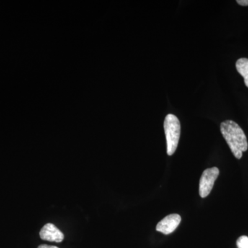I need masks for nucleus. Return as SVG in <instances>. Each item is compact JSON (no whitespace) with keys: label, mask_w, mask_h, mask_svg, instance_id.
Here are the masks:
<instances>
[{"label":"nucleus","mask_w":248,"mask_h":248,"mask_svg":"<svg viewBox=\"0 0 248 248\" xmlns=\"http://www.w3.org/2000/svg\"><path fill=\"white\" fill-rule=\"evenodd\" d=\"M238 73L244 78L246 86L248 88V59L241 58L236 63Z\"/></svg>","instance_id":"6"},{"label":"nucleus","mask_w":248,"mask_h":248,"mask_svg":"<svg viewBox=\"0 0 248 248\" xmlns=\"http://www.w3.org/2000/svg\"><path fill=\"white\" fill-rule=\"evenodd\" d=\"M37 248H59L56 247V246H48V245H41V246H39Z\"/></svg>","instance_id":"9"},{"label":"nucleus","mask_w":248,"mask_h":248,"mask_svg":"<svg viewBox=\"0 0 248 248\" xmlns=\"http://www.w3.org/2000/svg\"><path fill=\"white\" fill-rule=\"evenodd\" d=\"M218 174L219 170L217 167L208 169L203 171L200 182V195L202 198H205L210 195Z\"/></svg>","instance_id":"3"},{"label":"nucleus","mask_w":248,"mask_h":248,"mask_svg":"<svg viewBox=\"0 0 248 248\" xmlns=\"http://www.w3.org/2000/svg\"><path fill=\"white\" fill-rule=\"evenodd\" d=\"M41 239L50 242L61 243L64 235L56 226L52 223H47L42 228L40 232Z\"/></svg>","instance_id":"5"},{"label":"nucleus","mask_w":248,"mask_h":248,"mask_svg":"<svg viewBox=\"0 0 248 248\" xmlns=\"http://www.w3.org/2000/svg\"><path fill=\"white\" fill-rule=\"evenodd\" d=\"M221 132L235 157L241 159L243 153L248 148L244 130L234 121L226 120L221 124Z\"/></svg>","instance_id":"1"},{"label":"nucleus","mask_w":248,"mask_h":248,"mask_svg":"<svg viewBox=\"0 0 248 248\" xmlns=\"http://www.w3.org/2000/svg\"><path fill=\"white\" fill-rule=\"evenodd\" d=\"M164 126L167 142V154L172 156L177 150L180 138V122L177 116L169 114L165 118Z\"/></svg>","instance_id":"2"},{"label":"nucleus","mask_w":248,"mask_h":248,"mask_svg":"<svg viewBox=\"0 0 248 248\" xmlns=\"http://www.w3.org/2000/svg\"><path fill=\"white\" fill-rule=\"evenodd\" d=\"M236 2L238 3L239 5L243 6H248V0H237Z\"/></svg>","instance_id":"8"},{"label":"nucleus","mask_w":248,"mask_h":248,"mask_svg":"<svg viewBox=\"0 0 248 248\" xmlns=\"http://www.w3.org/2000/svg\"><path fill=\"white\" fill-rule=\"evenodd\" d=\"M238 248H248V236H241L236 241Z\"/></svg>","instance_id":"7"},{"label":"nucleus","mask_w":248,"mask_h":248,"mask_svg":"<svg viewBox=\"0 0 248 248\" xmlns=\"http://www.w3.org/2000/svg\"><path fill=\"white\" fill-rule=\"evenodd\" d=\"M182 221V217L177 214H172L165 217L156 225V231L168 235L177 229Z\"/></svg>","instance_id":"4"}]
</instances>
